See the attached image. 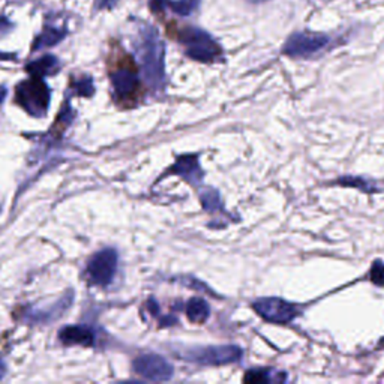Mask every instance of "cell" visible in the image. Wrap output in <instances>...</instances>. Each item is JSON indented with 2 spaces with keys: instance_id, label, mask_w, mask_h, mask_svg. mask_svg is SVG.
<instances>
[{
  "instance_id": "2e32d148",
  "label": "cell",
  "mask_w": 384,
  "mask_h": 384,
  "mask_svg": "<svg viewBox=\"0 0 384 384\" xmlns=\"http://www.w3.org/2000/svg\"><path fill=\"white\" fill-rule=\"evenodd\" d=\"M65 32L63 31H54V29H47L41 36H38V40L35 41L33 50H40L42 47H51L60 42L63 40Z\"/></svg>"
},
{
  "instance_id": "8fae6325",
  "label": "cell",
  "mask_w": 384,
  "mask_h": 384,
  "mask_svg": "<svg viewBox=\"0 0 384 384\" xmlns=\"http://www.w3.org/2000/svg\"><path fill=\"white\" fill-rule=\"evenodd\" d=\"M168 173H174L177 176H181V177H183V179H186L190 183H194V185L199 183L203 177L200 162L195 156L179 158Z\"/></svg>"
},
{
  "instance_id": "6da1fadb",
  "label": "cell",
  "mask_w": 384,
  "mask_h": 384,
  "mask_svg": "<svg viewBox=\"0 0 384 384\" xmlns=\"http://www.w3.org/2000/svg\"><path fill=\"white\" fill-rule=\"evenodd\" d=\"M142 65L149 86L159 89L164 83V45L155 29H147L142 45Z\"/></svg>"
},
{
  "instance_id": "603a6c76",
  "label": "cell",
  "mask_w": 384,
  "mask_h": 384,
  "mask_svg": "<svg viewBox=\"0 0 384 384\" xmlns=\"http://www.w3.org/2000/svg\"><path fill=\"white\" fill-rule=\"evenodd\" d=\"M6 87L5 86H0V102H3L5 97H6Z\"/></svg>"
},
{
  "instance_id": "3957f363",
  "label": "cell",
  "mask_w": 384,
  "mask_h": 384,
  "mask_svg": "<svg viewBox=\"0 0 384 384\" xmlns=\"http://www.w3.org/2000/svg\"><path fill=\"white\" fill-rule=\"evenodd\" d=\"M327 45H329V38L323 33L297 32L287 40L283 51L285 56L294 59H311L322 53Z\"/></svg>"
},
{
  "instance_id": "d6986e66",
  "label": "cell",
  "mask_w": 384,
  "mask_h": 384,
  "mask_svg": "<svg viewBox=\"0 0 384 384\" xmlns=\"http://www.w3.org/2000/svg\"><path fill=\"white\" fill-rule=\"evenodd\" d=\"M170 6H172L173 11H176L177 14L186 15V14L191 12L194 3L188 2V0H182V2H170Z\"/></svg>"
},
{
  "instance_id": "7a4b0ae2",
  "label": "cell",
  "mask_w": 384,
  "mask_h": 384,
  "mask_svg": "<svg viewBox=\"0 0 384 384\" xmlns=\"http://www.w3.org/2000/svg\"><path fill=\"white\" fill-rule=\"evenodd\" d=\"M18 106L33 117H44L50 106V89L41 77H32L20 83L15 89Z\"/></svg>"
},
{
  "instance_id": "30bf717a",
  "label": "cell",
  "mask_w": 384,
  "mask_h": 384,
  "mask_svg": "<svg viewBox=\"0 0 384 384\" xmlns=\"http://www.w3.org/2000/svg\"><path fill=\"white\" fill-rule=\"evenodd\" d=\"M59 340L65 345H83L90 347L95 342V335L84 326H67L59 332Z\"/></svg>"
},
{
  "instance_id": "ba28073f",
  "label": "cell",
  "mask_w": 384,
  "mask_h": 384,
  "mask_svg": "<svg viewBox=\"0 0 384 384\" xmlns=\"http://www.w3.org/2000/svg\"><path fill=\"white\" fill-rule=\"evenodd\" d=\"M134 371L151 381H168L174 376V368L158 354H143L134 360Z\"/></svg>"
},
{
  "instance_id": "ac0fdd59",
  "label": "cell",
  "mask_w": 384,
  "mask_h": 384,
  "mask_svg": "<svg viewBox=\"0 0 384 384\" xmlns=\"http://www.w3.org/2000/svg\"><path fill=\"white\" fill-rule=\"evenodd\" d=\"M371 279L376 285H384V265L377 261L371 269Z\"/></svg>"
},
{
  "instance_id": "52a82bcc",
  "label": "cell",
  "mask_w": 384,
  "mask_h": 384,
  "mask_svg": "<svg viewBox=\"0 0 384 384\" xmlns=\"http://www.w3.org/2000/svg\"><path fill=\"white\" fill-rule=\"evenodd\" d=\"M117 270V252L111 248L102 249L93 256L87 266L90 284L107 287L115 279Z\"/></svg>"
},
{
  "instance_id": "44dd1931",
  "label": "cell",
  "mask_w": 384,
  "mask_h": 384,
  "mask_svg": "<svg viewBox=\"0 0 384 384\" xmlns=\"http://www.w3.org/2000/svg\"><path fill=\"white\" fill-rule=\"evenodd\" d=\"M8 27H9V23L5 20V18H0V36L6 33Z\"/></svg>"
},
{
  "instance_id": "5bb4252c",
  "label": "cell",
  "mask_w": 384,
  "mask_h": 384,
  "mask_svg": "<svg viewBox=\"0 0 384 384\" xmlns=\"http://www.w3.org/2000/svg\"><path fill=\"white\" fill-rule=\"evenodd\" d=\"M186 315L192 323H204L210 315V308L203 299L192 297L186 305Z\"/></svg>"
},
{
  "instance_id": "4fadbf2b",
  "label": "cell",
  "mask_w": 384,
  "mask_h": 384,
  "mask_svg": "<svg viewBox=\"0 0 384 384\" xmlns=\"http://www.w3.org/2000/svg\"><path fill=\"white\" fill-rule=\"evenodd\" d=\"M26 69L32 77L49 76V74H53L56 69H58V59H56L54 56L47 54L44 58L27 65Z\"/></svg>"
},
{
  "instance_id": "8992f818",
  "label": "cell",
  "mask_w": 384,
  "mask_h": 384,
  "mask_svg": "<svg viewBox=\"0 0 384 384\" xmlns=\"http://www.w3.org/2000/svg\"><path fill=\"white\" fill-rule=\"evenodd\" d=\"M254 309L261 318H265L266 322L278 323V324H287L301 315V309H299V306L278 297L258 299V301L254 303Z\"/></svg>"
},
{
  "instance_id": "ffe728a7",
  "label": "cell",
  "mask_w": 384,
  "mask_h": 384,
  "mask_svg": "<svg viewBox=\"0 0 384 384\" xmlns=\"http://www.w3.org/2000/svg\"><path fill=\"white\" fill-rule=\"evenodd\" d=\"M77 84H78V86H77V90H78L80 95H83V97H90L92 93H93L92 80H89V78H84V80L78 81Z\"/></svg>"
},
{
  "instance_id": "7402d4cb",
  "label": "cell",
  "mask_w": 384,
  "mask_h": 384,
  "mask_svg": "<svg viewBox=\"0 0 384 384\" xmlns=\"http://www.w3.org/2000/svg\"><path fill=\"white\" fill-rule=\"evenodd\" d=\"M117 2V0H104V2H102V8H108V6H113L115 3Z\"/></svg>"
},
{
  "instance_id": "9c48e42d",
  "label": "cell",
  "mask_w": 384,
  "mask_h": 384,
  "mask_svg": "<svg viewBox=\"0 0 384 384\" xmlns=\"http://www.w3.org/2000/svg\"><path fill=\"white\" fill-rule=\"evenodd\" d=\"M72 292H68L67 294L62 296L59 301H56L51 305H42L29 309L26 318L33 323H51L67 312V309L72 305Z\"/></svg>"
},
{
  "instance_id": "5b68a950",
  "label": "cell",
  "mask_w": 384,
  "mask_h": 384,
  "mask_svg": "<svg viewBox=\"0 0 384 384\" xmlns=\"http://www.w3.org/2000/svg\"><path fill=\"white\" fill-rule=\"evenodd\" d=\"M181 41L188 47L186 54L194 60L212 62L221 54L219 45L208 33L199 29H186L181 36Z\"/></svg>"
},
{
  "instance_id": "d4e9b609",
  "label": "cell",
  "mask_w": 384,
  "mask_h": 384,
  "mask_svg": "<svg viewBox=\"0 0 384 384\" xmlns=\"http://www.w3.org/2000/svg\"><path fill=\"white\" fill-rule=\"evenodd\" d=\"M251 3H261V2H266V0H249Z\"/></svg>"
},
{
  "instance_id": "7c38bea8",
  "label": "cell",
  "mask_w": 384,
  "mask_h": 384,
  "mask_svg": "<svg viewBox=\"0 0 384 384\" xmlns=\"http://www.w3.org/2000/svg\"><path fill=\"white\" fill-rule=\"evenodd\" d=\"M113 87L117 97H129L131 93H134L138 87V77L137 74L129 69H122L113 74Z\"/></svg>"
},
{
  "instance_id": "cb8c5ba5",
  "label": "cell",
  "mask_w": 384,
  "mask_h": 384,
  "mask_svg": "<svg viewBox=\"0 0 384 384\" xmlns=\"http://www.w3.org/2000/svg\"><path fill=\"white\" fill-rule=\"evenodd\" d=\"M5 372H6V367H5V365L2 362H0V378H2L5 376Z\"/></svg>"
},
{
  "instance_id": "9a60e30c",
  "label": "cell",
  "mask_w": 384,
  "mask_h": 384,
  "mask_svg": "<svg viewBox=\"0 0 384 384\" xmlns=\"http://www.w3.org/2000/svg\"><path fill=\"white\" fill-rule=\"evenodd\" d=\"M200 200H201V204L203 208L210 212V213H215V212H219L222 209V203H221V197L218 194V191L215 190H203V192L200 194Z\"/></svg>"
},
{
  "instance_id": "277c9868",
  "label": "cell",
  "mask_w": 384,
  "mask_h": 384,
  "mask_svg": "<svg viewBox=\"0 0 384 384\" xmlns=\"http://www.w3.org/2000/svg\"><path fill=\"white\" fill-rule=\"evenodd\" d=\"M242 350L236 345H215L195 349L185 354L188 362L203 365V367H221V365L236 363L242 359Z\"/></svg>"
},
{
  "instance_id": "e0dca14e",
  "label": "cell",
  "mask_w": 384,
  "mask_h": 384,
  "mask_svg": "<svg viewBox=\"0 0 384 384\" xmlns=\"http://www.w3.org/2000/svg\"><path fill=\"white\" fill-rule=\"evenodd\" d=\"M269 369H254L249 371L245 376V381L248 383H261V381H278L275 377H270Z\"/></svg>"
}]
</instances>
